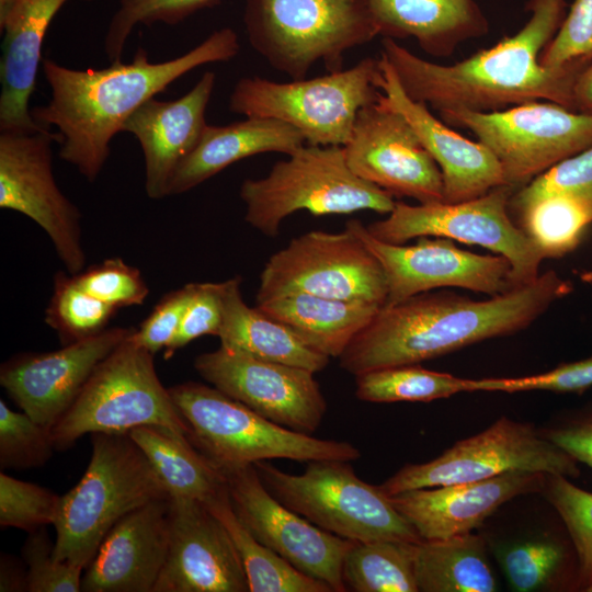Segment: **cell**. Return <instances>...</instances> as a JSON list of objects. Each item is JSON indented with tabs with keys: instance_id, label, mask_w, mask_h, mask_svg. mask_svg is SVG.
I'll list each match as a JSON object with an SVG mask.
<instances>
[{
	"instance_id": "41",
	"label": "cell",
	"mask_w": 592,
	"mask_h": 592,
	"mask_svg": "<svg viewBox=\"0 0 592 592\" xmlns=\"http://www.w3.org/2000/svg\"><path fill=\"white\" fill-rule=\"evenodd\" d=\"M55 447L52 429L0 400V466L30 469L45 465Z\"/></svg>"
},
{
	"instance_id": "42",
	"label": "cell",
	"mask_w": 592,
	"mask_h": 592,
	"mask_svg": "<svg viewBox=\"0 0 592 592\" xmlns=\"http://www.w3.org/2000/svg\"><path fill=\"white\" fill-rule=\"evenodd\" d=\"M61 497L38 485L0 474V526L27 533L54 525Z\"/></svg>"
},
{
	"instance_id": "49",
	"label": "cell",
	"mask_w": 592,
	"mask_h": 592,
	"mask_svg": "<svg viewBox=\"0 0 592 592\" xmlns=\"http://www.w3.org/2000/svg\"><path fill=\"white\" fill-rule=\"evenodd\" d=\"M196 285L197 283H190L164 295L139 329H134L130 339L151 354L166 349L180 327Z\"/></svg>"
},
{
	"instance_id": "54",
	"label": "cell",
	"mask_w": 592,
	"mask_h": 592,
	"mask_svg": "<svg viewBox=\"0 0 592 592\" xmlns=\"http://www.w3.org/2000/svg\"><path fill=\"white\" fill-rule=\"evenodd\" d=\"M585 591L587 592H592V584Z\"/></svg>"
},
{
	"instance_id": "33",
	"label": "cell",
	"mask_w": 592,
	"mask_h": 592,
	"mask_svg": "<svg viewBox=\"0 0 592 592\" xmlns=\"http://www.w3.org/2000/svg\"><path fill=\"white\" fill-rule=\"evenodd\" d=\"M204 503L227 530L242 561L249 592H332L327 583L298 571L253 537L237 517L227 488Z\"/></svg>"
},
{
	"instance_id": "2",
	"label": "cell",
	"mask_w": 592,
	"mask_h": 592,
	"mask_svg": "<svg viewBox=\"0 0 592 592\" xmlns=\"http://www.w3.org/2000/svg\"><path fill=\"white\" fill-rule=\"evenodd\" d=\"M573 289L549 270L532 283L476 300L449 291L425 292L383 306L339 357L356 376L419 364L493 338L515 334Z\"/></svg>"
},
{
	"instance_id": "27",
	"label": "cell",
	"mask_w": 592,
	"mask_h": 592,
	"mask_svg": "<svg viewBox=\"0 0 592 592\" xmlns=\"http://www.w3.org/2000/svg\"><path fill=\"white\" fill-rule=\"evenodd\" d=\"M67 1L21 0L13 19L3 30L0 62L1 132L32 133L45 128L32 117L29 102L35 89L39 62L43 61L45 34Z\"/></svg>"
},
{
	"instance_id": "48",
	"label": "cell",
	"mask_w": 592,
	"mask_h": 592,
	"mask_svg": "<svg viewBox=\"0 0 592 592\" xmlns=\"http://www.w3.org/2000/svg\"><path fill=\"white\" fill-rule=\"evenodd\" d=\"M223 287L220 283H197L180 327L164 349V358L205 334L218 335L223 322Z\"/></svg>"
},
{
	"instance_id": "51",
	"label": "cell",
	"mask_w": 592,
	"mask_h": 592,
	"mask_svg": "<svg viewBox=\"0 0 592 592\" xmlns=\"http://www.w3.org/2000/svg\"><path fill=\"white\" fill-rule=\"evenodd\" d=\"M0 591H27V571L21 562L8 554H1Z\"/></svg>"
},
{
	"instance_id": "9",
	"label": "cell",
	"mask_w": 592,
	"mask_h": 592,
	"mask_svg": "<svg viewBox=\"0 0 592 592\" xmlns=\"http://www.w3.org/2000/svg\"><path fill=\"white\" fill-rule=\"evenodd\" d=\"M267 491L319 528L353 542L422 540L379 486L358 478L348 460L307 463L299 475L253 464Z\"/></svg>"
},
{
	"instance_id": "17",
	"label": "cell",
	"mask_w": 592,
	"mask_h": 592,
	"mask_svg": "<svg viewBox=\"0 0 592 592\" xmlns=\"http://www.w3.org/2000/svg\"><path fill=\"white\" fill-rule=\"evenodd\" d=\"M345 227L380 263L388 288L385 305L444 287H459L489 296L514 288L511 263L503 255L463 250L452 239L443 237H420L413 244L387 243L371 235L358 219H349Z\"/></svg>"
},
{
	"instance_id": "8",
	"label": "cell",
	"mask_w": 592,
	"mask_h": 592,
	"mask_svg": "<svg viewBox=\"0 0 592 592\" xmlns=\"http://www.w3.org/2000/svg\"><path fill=\"white\" fill-rule=\"evenodd\" d=\"M382 76L379 58L368 56L349 69L312 79L276 82L243 77L230 93L229 110L287 123L308 145L343 147L360 110L383 95Z\"/></svg>"
},
{
	"instance_id": "32",
	"label": "cell",
	"mask_w": 592,
	"mask_h": 592,
	"mask_svg": "<svg viewBox=\"0 0 592 592\" xmlns=\"http://www.w3.org/2000/svg\"><path fill=\"white\" fill-rule=\"evenodd\" d=\"M414 572L421 592H493L497 581L486 540L471 533L414 545Z\"/></svg>"
},
{
	"instance_id": "43",
	"label": "cell",
	"mask_w": 592,
	"mask_h": 592,
	"mask_svg": "<svg viewBox=\"0 0 592 592\" xmlns=\"http://www.w3.org/2000/svg\"><path fill=\"white\" fill-rule=\"evenodd\" d=\"M55 543L45 527L29 533L21 547V555L27 571L30 592H79L84 569L57 560L54 557Z\"/></svg>"
},
{
	"instance_id": "18",
	"label": "cell",
	"mask_w": 592,
	"mask_h": 592,
	"mask_svg": "<svg viewBox=\"0 0 592 592\" xmlns=\"http://www.w3.org/2000/svg\"><path fill=\"white\" fill-rule=\"evenodd\" d=\"M194 368L225 395L296 432L311 434L327 412L315 373L306 368L261 360L221 345L196 356Z\"/></svg>"
},
{
	"instance_id": "21",
	"label": "cell",
	"mask_w": 592,
	"mask_h": 592,
	"mask_svg": "<svg viewBox=\"0 0 592 592\" xmlns=\"http://www.w3.org/2000/svg\"><path fill=\"white\" fill-rule=\"evenodd\" d=\"M169 523L168 554L153 592H249L240 556L204 502L170 498Z\"/></svg>"
},
{
	"instance_id": "3",
	"label": "cell",
	"mask_w": 592,
	"mask_h": 592,
	"mask_svg": "<svg viewBox=\"0 0 592 592\" xmlns=\"http://www.w3.org/2000/svg\"><path fill=\"white\" fill-rule=\"evenodd\" d=\"M239 49L237 33L223 27L187 53L161 62H151L141 47L132 62L117 60L101 69H72L45 58L42 66L52 98L31 114L41 126L58 129L59 157L93 182L110 156L113 137L138 107L186 72L228 61Z\"/></svg>"
},
{
	"instance_id": "11",
	"label": "cell",
	"mask_w": 592,
	"mask_h": 592,
	"mask_svg": "<svg viewBox=\"0 0 592 592\" xmlns=\"http://www.w3.org/2000/svg\"><path fill=\"white\" fill-rule=\"evenodd\" d=\"M449 126L476 136L500 162L515 191L560 161L592 146V114L550 101H533L494 112L440 113Z\"/></svg>"
},
{
	"instance_id": "26",
	"label": "cell",
	"mask_w": 592,
	"mask_h": 592,
	"mask_svg": "<svg viewBox=\"0 0 592 592\" xmlns=\"http://www.w3.org/2000/svg\"><path fill=\"white\" fill-rule=\"evenodd\" d=\"M367 1L378 36L412 37L431 57H449L463 43L490 31V22L475 0Z\"/></svg>"
},
{
	"instance_id": "4",
	"label": "cell",
	"mask_w": 592,
	"mask_h": 592,
	"mask_svg": "<svg viewBox=\"0 0 592 592\" xmlns=\"http://www.w3.org/2000/svg\"><path fill=\"white\" fill-rule=\"evenodd\" d=\"M80 481L61 496L54 557L86 569L110 530L135 509L169 494L128 432L91 434Z\"/></svg>"
},
{
	"instance_id": "40",
	"label": "cell",
	"mask_w": 592,
	"mask_h": 592,
	"mask_svg": "<svg viewBox=\"0 0 592 592\" xmlns=\"http://www.w3.org/2000/svg\"><path fill=\"white\" fill-rule=\"evenodd\" d=\"M221 0H121L119 8L110 21L104 41L111 62L121 60L124 46L138 24H178L203 9Z\"/></svg>"
},
{
	"instance_id": "34",
	"label": "cell",
	"mask_w": 592,
	"mask_h": 592,
	"mask_svg": "<svg viewBox=\"0 0 592 592\" xmlns=\"http://www.w3.org/2000/svg\"><path fill=\"white\" fill-rule=\"evenodd\" d=\"M511 216L545 259L574 251L592 225V192H568L538 198Z\"/></svg>"
},
{
	"instance_id": "5",
	"label": "cell",
	"mask_w": 592,
	"mask_h": 592,
	"mask_svg": "<svg viewBox=\"0 0 592 592\" xmlns=\"http://www.w3.org/2000/svg\"><path fill=\"white\" fill-rule=\"evenodd\" d=\"M243 22L252 48L292 80L317 62L342 70L348 50L378 36L367 0H244Z\"/></svg>"
},
{
	"instance_id": "16",
	"label": "cell",
	"mask_w": 592,
	"mask_h": 592,
	"mask_svg": "<svg viewBox=\"0 0 592 592\" xmlns=\"http://www.w3.org/2000/svg\"><path fill=\"white\" fill-rule=\"evenodd\" d=\"M231 506L244 527L298 571L346 591L342 565L353 540L326 532L276 500L253 464L219 468Z\"/></svg>"
},
{
	"instance_id": "46",
	"label": "cell",
	"mask_w": 592,
	"mask_h": 592,
	"mask_svg": "<svg viewBox=\"0 0 592 592\" xmlns=\"http://www.w3.org/2000/svg\"><path fill=\"white\" fill-rule=\"evenodd\" d=\"M592 387V356L558 365L536 375L470 379L471 391L519 392L548 390L582 394Z\"/></svg>"
},
{
	"instance_id": "10",
	"label": "cell",
	"mask_w": 592,
	"mask_h": 592,
	"mask_svg": "<svg viewBox=\"0 0 592 592\" xmlns=\"http://www.w3.org/2000/svg\"><path fill=\"white\" fill-rule=\"evenodd\" d=\"M130 334L96 366L75 402L52 428L56 449L70 448L86 434L129 432L141 425L189 435L169 388L159 380L153 354L138 346Z\"/></svg>"
},
{
	"instance_id": "36",
	"label": "cell",
	"mask_w": 592,
	"mask_h": 592,
	"mask_svg": "<svg viewBox=\"0 0 592 592\" xmlns=\"http://www.w3.org/2000/svg\"><path fill=\"white\" fill-rule=\"evenodd\" d=\"M510 587L517 592L556 590L577 581L574 551L550 536L516 540L496 550Z\"/></svg>"
},
{
	"instance_id": "30",
	"label": "cell",
	"mask_w": 592,
	"mask_h": 592,
	"mask_svg": "<svg viewBox=\"0 0 592 592\" xmlns=\"http://www.w3.org/2000/svg\"><path fill=\"white\" fill-rule=\"evenodd\" d=\"M241 278L224 282L220 345L261 360L309 369L327 367L330 357L311 349L287 326L250 307L241 295Z\"/></svg>"
},
{
	"instance_id": "25",
	"label": "cell",
	"mask_w": 592,
	"mask_h": 592,
	"mask_svg": "<svg viewBox=\"0 0 592 592\" xmlns=\"http://www.w3.org/2000/svg\"><path fill=\"white\" fill-rule=\"evenodd\" d=\"M216 75L206 71L184 95L172 101L155 98L126 121L123 132L134 135L145 160V190L149 198L169 196L180 163L195 149L207 126L205 114Z\"/></svg>"
},
{
	"instance_id": "44",
	"label": "cell",
	"mask_w": 592,
	"mask_h": 592,
	"mask_svg": "<svg viewBox=\"0 0 592 592\" xmlns=\"http://www.w3.org/2000/svg\"><path fill=\"white\" fill-rule=\"evenodd\" d=\"M72 276L84 292L116 309L141 305L149 294L138 269L118 258L107 259Z\"/></svg>"
},
{
	"instance_id": "35",
	"label": "cell",
	"mask_w": 592,
	"mask_h": 592,
	"mask_svg": "<svg viewBox=\"0 0 592 592\" xmlns=\"http://www.w3.org/2000/svg\"><path fill=\"white\" fill-rule=\"evenodd\" d=\"M414 545L399 540L354 542L342 565L346 591L419 592Z\"/></svg>"
},
{
	"instance_id": "23",
	"label": "cell",
	"mask_w": 592,
	"mask_h": 592,
	"mask_svg": "<svg viewBox=\"0 0 592 592\" xmlns=\"http://www.w3.org/2000/svg\"><path fill=\"white\" fill-rule=\"evenodd\" d=\"M169 499L135 509L110 530L83 571L81 591L153 592L169 547Z\"/></svg>"
},
{
	"instance_id": "24",
	"label": "cell",
	"mask_w": 592,
	"mask_h": 592,
	"mask_svg": "<svg viewBox=\"0 0 592 592\" xmlns=\"http://www.w3.org/2000/svg\"><path fill=\"white\" fill-rule=\"evenodd\" d=\"M545 474L513 471L493 478L390 496L394 506L425 540L471 533L509 500L543 491Z\"/></svg>"
},
{
	"instance_id": "14",
	"label": "cell",
	"mask_w": 592,
	"mask_h": 592,
	"mask_svg": "<svg viewBox=\"0 0 592 592\" xmlns=\"http://www.w3.org/2000/svg\"><path fill=\"white\" fill-rule=\"evenodd\" d=\"M292 293L383 307L388 288L376 257L345 227L341 232H306L270 257L260 275L257 303Z\"/></svg>"
},
{
	"instance_id": "31",
	"label": "cell",
	"mask_w": 592,
	"mask_h": 592,
	"mask_svg": "<svg viewBox=\"0 0 592 592\" xmlns=\"http://www.w3.org/2000/svg\"><path fill=\"white\" fill-rule=\"evenodd\" d=\"M128 433L147 456L169 498L206 502L227 488L224 475L187 435L159 425H141Z\"/></svg>"
},
{
	"instance_id": "45",
	"label": "cell",
	"mask_w": 592,
	"mask_h": 592,
	"mask_svg": "<svg viewBox=\"0 0 592 592\" xmlns=\"http://www.w3.org/2000/svg\"><path fill=\"white\" fill-rule=\"evenodd\" d=\"M592 60V0H574L562 25L542 52L539 62L550 69L582 70Z\"/></svg>"
},
{
	"instance_id": "53",
	"label": "cell",
	"mask_w": 592,
	"mask_h": 592,
	"mask_svg": "<svg viewBox=\"0 0 592 592\" xmlns=\"http://www.w3.org/2000/svg\"><path fill=\"white\" fill-rule=\"evenodd\" d=\"M21 0H0V31L1 33L13 19Z\"/></svg>"
},
{
	"instance_id": "50",
	"label": "cell",
	"mask_w": 592,
	"mask_h": 592,
	"mask_svg": "<svg viewBox=\"0 0 592 592\" xmlns=\"http://www.w3.org/2000/svg\"><path fill=\"white\" fill-rule=\"evenodd\" d=\"M544 435L592 469V410L544 431Z\"/></svg>"
},
{
	"instance_id": "29",
	"label": "cell",
	"mask_w": 592,
	"mask_h": 592,
	"mask_svg": "<svg viewBox=\"0 0 592 592\" xmlns=\"http://www.w3.org/2000/svg\"><path fill=\"white\" fill-rule=\"evenodd\" d=\"M255 307L287 326L308 346L330 358H339L382 308L367 301L305 293L275 296L258 301Z\"/></svg>"
},
{
	"instance_id": "1",
	"label": "cell",
	"mask_w": 592,
	"mask_h": 592,
	"mask_svg": "<svg viewBox=\"0 0 592 592\" xmlns=\"http://www.w3.org/2000/svg\"><path fill=\"white\" fill-rule=\"evenodd\" d=\"M567 5L566 0H528L530 18L517 33L452 65L421 58L392 38L382 39L380 55L405 93L439 113L494 112L533 101L574 111L572 88L581 70L550 69L539 62L565 21Z\"/></svg>"
},
{
	"instance_id": "15",
	"label": "cell",
	"mask_w": 592,
	"mask_h": 592,
	"mask_svg": "<svg viewBox=\"0 0 592 592\" xmlns=\"http://www.w3.org/2000/svg\"><path fill=\"white\" fill-rule=\"evenodd\" d=\"M53 141L58 133L0 134V207L34 220L50 238L70 275L83 271L79 209L61 193L53 174Z\"/></svg>"
},
{
	"instance_id": "13",
	"label": "cell",
	"mask_w": 592,
	"mask_h": 592,
	"mask_svg": "<svg viewBox=\"0 0 592 592\" xmlns=\"http://www.w3.org/2000/svg\"><path fill=\"white\" fill-rule=\"evenodd\" d=\"M578 462L531 424L506 417L458 441L439 457L408 464L378 485L390 497L405 491L479 481L513 471L577 478Z\"/></svg>"
},
{
	"instance_id": "6",
	"label": "cell",
	"mask_w": 592,
	"mask_h": 592,
	"mask_svg": "<svg viewBox=\"0 0 592 592\" xmlns=\"http://www.w3.org/2000/svg\"><path fill=\"white\" fill-rule=\"evenodd\" d=\"M189 440L215 467L285 458L297 462L361 457L349 442L323 440L280 425L215 387L186 382L169 388Z\"/></svg>"
},
{
	"instance_id": "38",
	"label": "cell",
	"mask_w": 592,
	"mask_h": 592,
	"mask_svg": "<svg viewBox=\"0 0 592 592\" xmlns=\"http://www.w3.org/2000/svg\"><path fill=\"white\" fill-rule=\"evenodd\" d=\"M116 308L84 292L73 276L58 273L54 293L45 312L46 323L64 345L104 331Z\"/></svg>"
},
{
	"instance_id": "7",
	"label": "cell",
	"mask_w": 592,
	"mask_h": 592,
	"mask_svg": "<svg viewBox=\"0 0 592 592\" xmlns=\"http://www.w3.org/2000/svg\"><path fill=\"white\" fill-rule=\"evenodd\" d=\"M287 157L266 177L244 180L239 191L244 220L267 237L278 236L282 221L298 210L389 214L395 207L394 195L352 172L342 146L305 144Z\"/></svg>"
},
{
	"instance_id": "52",
	"label": "cell",
	"mask_w": 592,
	"mask_h": 592,
	"mask_svg": "<svg viewBox=\"0 0 592 592\" xmlns=\"http://www.w3.org/2000/svg\"><path fill=\"white\" fill-rule=\"evenodd\" d=\"M572 100L574 111L592 114V60L577 76Z\"/></svg>"
},
{
	"instance_id": "37",
	"label": "cell",
	"mask_w": 592,
	"mask_h": 592,
	"mask_svg": "<svg viewBox=\"0 0 592 592\" xmlns=\"http://www.w3.org/2000/svg\"><path fill=\"white\" fill-rule=\"evenodd\" d=\"M355 396L366 402H429L470 392V379L423 368L419 364L378 368L355 376Z\"/></svg>"
},
{
	"instance_id": "22",
	"label": "cell",
	"mask_w": 592,
	"mask_h": 592,
	"mask_svg": "<svg viewBox=\"0 0 592 592\" xmlns=\"http://www.w3.org/2000/svg\"><path fill=\"white\" fill-rule=\"evenodd\" d=\"M379 60V87L387 103L407 118L441 170L443 202L474 200L506 185L500 162L485 145L464 137L435 117L425 103L410 99L389 62L382 55Z\"/></svg>"
},
{
	"instance_id": "12",
	"label": "cell",
	"mask_w": 592,
	"mask_h": 592,
	"mask_svg": "<svg viewBox=\"0 0 592 592\" xmlns=\"http://www.w3.org/2000/svg\"><path fill=\"white\" fill-rule=\"evenodd\" d=\"M514 192L502 185L459 203L410 205L396 201L386 218L366 228L378 240L392 244L420 237H443L483 247L509 260L512 285L517 288L539 276L545 257L511 216L509 203Z\"/></svg>"
},
{
	"instance_id": "39",
	"label": "cell",
	"mask_w": 592,
	"mask_h": 592,
	"mask_svg": "<svg viewBox=\"0 0 592 592\" xmlns=\"http://www.w3.org/2000/svg\"><path fill=\"white\" fill-rule=\"evenodd\" d=\"M560 516L577 560L576 588L592 584V492L561 475H546L542 491Z\"/></svg>"
},
{
	"instance_id": "20",
	"label": "cell",
	"mask_w": 592,
	"mask_h": 592,
	"mask_svg": "<svg viewBox=\"0 0 592 592\" xmlns=\"http://www.w3.org/2000/svg\"><path fill=\"white\" fill-rule=\"evenodd\" d=\"M134 328L105 329L47 353L18 355L0 369V384L18 407L52 429L75 402L96 366Z\"/></svg>"
},
{
	"instance_id": "47",
	"label": "cell",
	"mask_w": 592,
	"mask_h": 592,
	"mask_svg": "<svg viewBox=\"0 0 592 592\" xmlns=\"http://www.w3.org/2000/svg\"><path fill=\"white\" fill-rule=\"evenodd\" d=\"M568 192H592V146L571 156L516 190L510 213L538 198Z\"/></svg>"
},
{
	"instance_id": "28",
	"label": "cell",
	"mask_w": 592,
	"mask_h": 592,
	"mask_svg": "<svg viewBox=\"0 0 592 592\" xmlns=\"http://www.w3.org/2000/svg\"><path fill=\"white\" fill-rule=\"evenodd\" d=\"M305 144L297 128L269 117L207 125L195 149L174 172L169 195L185 193L241 159L265 152L289 156Z\"/></svg>"
},
{
	"instance_id": "19",
	"label": "cell",
	"mask_w": 592,
	"mask_h": 592,
	"mask_svg": "<svg viewBox=\"0 0 592 592\" xmlns=\"http://www.w3.org/2000/svg\"><path fill=\"white\" fill-rule=\"evenodd\" d=\"M348 167L395 197L444 201L441 170L407 118L385 95L362 107L343 146Z\"/></svg>"
}]
</instances>
